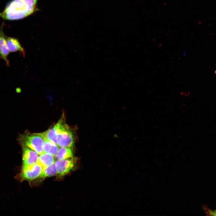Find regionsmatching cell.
<instances>
[{
	"label": "cell",
	"mask_w": 216,
	"mask_h": 216,
	"mask_svg": "<svg viewBox=\"0 0 216 216\" xmlns=\"http://www.w3.org/2000/svg\"><path fill=\"white\" fill-rule=\"evenodd\" d=\"M38 0H12L7 5L0 16L9 20L21 19L32 14L36 10Z\"/></svg>",
	"instance_id": "6da1fadb"
},
{
	"label": "cell",
	"mask_w": 216,
	"mask_h": 216,
	"mask_svg": "<svg viewBox=\"0 0 216 216\" xmlns=\"http://www.w3.org/2000/svg\"><path fill=\"white\" fill-rule=\"evenodd\" d=\"M44 139L43 133L26 132L20 136L18 140L22 146L28 147L40 155L44 152L43 146Z\"/></svg>",
	"instance_id": "7a4b0ae2"
},
{
	"label": "cell",
	"mask_w": 216,
	"mask_h": 216,
	"mask_svg": "<svg viewBox=\"0 0 216 216\" xmlns=\"http://www.w3.org/2000/svg\"><path fill=\"white\" fill-rule=\"evenodd\" d=\"M57 144L60 147L73 148L74 146L75 139L72 130L65 122L62 124L57 135Z\"/></svg>",
	"instance_id": "3957f363"
},
{
	"label": "cell",
	"mask_w": 216,
	"mask_h": 216,
	"mask_svg": "<svg viewBox=\"0 0 216 216\" xmlns=\"http://www.w3.org/2000/svg\"><path fill=\"white\" fill-rule=\"evenodd\" d=\"M43 167L38 163L22 166L20 175L22 180H32L40 177Z\"/></svg>",
	"instance_id": "277c9868"
},
{
	"label": "cell",
	"mask_w": 216,
	"mask_h": 216,
	"mask_svg": "<svg viewBox=\"0 0 216 216\" xmlns=\"http://www.w3.org/2000/svg\"><path fill=\"white\" fill-rule=\"evenodd\" d=\"M57 174L60 176H64L69 173L74 168L75 161L73 157L61 160L55 162Z\"/></svg>",
	"instance_id": "5b68a950"
},
{
	"label": "cell",
	"mask_w": 216,
	"mask_h": 216,
	"mask_svg": "<svg viewBox=\"0 0 216 216\" xmlns=\"http://www.w3.org/2000/svg\"><path fill=\"white\" fill-rule=\"evenodd\" d=\"M22 147V166L30 165L37 163L39 154L34 150L26 146Z\"/></svg>",
	"instance_id": "8992f818"
},
{
	"label": "cell",
	"mask_w": 216,
	"mask_h": 216,
	"mask_svg": "<svg viewBox=\"0 0 216 216\" xmlns=\"http://www.w3.org/2000/svg\"><path fill=\"white\" fill-rule=\"evenodd\" d=\"M65 122L64 116L62 115L58 122L55 125L45 132H43L45 139L56 144L57 136L62 124Z\"/></svg>",
	"instance_id": "52a82bcc"
},
{
	"label": "cell",
	"mask_w": 216,
	"mask_h": 216,
	"mask_svg": "<svg viewBox=\"0 0 216 216\" xmlns=\"http://www.w3.org/2000/svg\"><path fill=\"white\" fill-rule=\"evenodd\" d=\"M3 24L0 28V58L4 60L6 65L9 66V62L8 59V56L10 52L7 45V37L3 31Z\"/></svg>",
	"instance_id": "ba28073f"
},
{
	"label": "cell",
	"mask_w": 216,
	"mask_h": 216,
	"mask_svg": "<svg viewBox=\"0 0 216 216\" xmlns=\"http://www.w3.org/2000/svg\"><path fill=\"white\" fill-rule=\"evenodd\" d=\"M6 42L8 49L10 52L19 51L22 52L24 56L25 51L17 39L9 37L7 38Z\"/></svg>",
	"instance_id": "9c48e42d"
},
{
	"label": "cell",
	"mask_w": 216,
	"mask_h": 216,
	"mask_svg": "<svg viewBox=\"0 0 216 216\" xmlns=\"http://www.w3.org/2000/svg\"><path fill=\"white\" fill-rule=\"evenodd\" d=\"M55 161L54 155L44 152L40 154L37 163L43 168L52 164L55 162Z\"/></svg>",
	"instance_id": "30bf717a"
},
{
	"label": "cell",
	"mask_w": 216,
	"mask_h": 216,
	"mask_svg": "<svg viewBox=\"0 0 216 216\" xmlns=\"http://www.w3.org/2000/svg\"><path fill=\"white\" fill-rule=\"evenodd\" d=\"M43 148L44 152L54 156H55L59 149L58 146L56 144L46 139H44Z\"/></svg>",
	"instance_id": "8fae6325"
},
{
	"label": "cell",
	"mask_w": 216,
	"mask_h": 216,
	"mask_svg": "<svg viewBox=\"0 0 216 216\" xmlns=\"http://www.w3.org/2000/svg\"><path fill=\"white\" fill-rule=\"evenodd\" d=\"M73 155L72 148L67 147H61L55 156L57 160H61L72 158Z\"/></svg>",
	"instance_id": "7c38bea8"
},
{
	"label": "cell",
	"mask_w": 216,
	"mask_h": 216,
	"mask_svg": "<svg viewBox=\"0 0 216 216\" xmlns=\"http://www.w3.org/2000/svg\"><path fill=\"white\" fill-rule=\"evenodd\" d=\"M57 170L55 162L52 164L43 168L40 177L44 178L53 176L57 174Z\"/></svg>",
	"instance_id": "4fadbf2b"
},
{
	"label": "cell",
	"mask_w": 216,
	"mask_h": 216,
	"mask_svg": "<svg viewBox=\"0 0 216 216\" xmlns=\"http://www.w3.org/2000/svg\"><path fill=\"white\" fill-rule=\"evenodd\" d=\"M206 213L208 215L211 216H216V210L212 211L209 209L205 208Z\"/></svg>",
	"instance_id": "5bb4252c"
},
{
	"label": "cell",
	"mask_w": 216,
	"mask_h": 216,
	"mask_svg": "<svg viewBox=\"0 0 216 216\" xmlns=\"http://www.w3.org/2000/svg\"><path fill=\"white\" fill-rule=\"evenodd\" d=\"M215 74H216V71H215Z\"/></svg>",
	"instance_id": "9a60e30c"
},
{
	"label": "cell",
	"mask_w": 216,
	"mask_h": 216,
	"mask_svg": "<svg viewBox=\"0 0 216 216\" xmlns=\"http://www.w3.org/2000/svg\"><path fill=\"white\" fill-rule=\"evenodd\" d=\"M215 71H216V70H215Z\"/></svg>",
	"instance_id": "2e32d148"
}]
</instances>
